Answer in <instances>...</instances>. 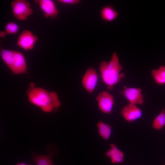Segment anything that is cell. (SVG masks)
<instances>
[{"label": "cell", "mask_w": 165, "mask_h": 165, "mask_svg": "<svg viewBox=\"0 0 165 165\" xmlns=\"http://www.w3.org/2000/svg\"><path fill=\"white\" fill-rule=\"evenodd\" d=\"M26 93L29 102L38 107L44 112H56L61 105L56 92L35 87L33 82L30 83Z\"/></svg>", "instance_id": "cell-1"}, {"label": "cell", "mask_w": 165, "mask_h": 165, "mask_svg": "<svg viewBox=\"0 0 165 165\" xmlns=\"http://www.w3.org/2000/svg\"><path fill=\"white\" fill-rule=\"evenodd\" d=\"M99 69L102 80L109 90H112L114 86L125 77V74L121 72L122 67L116 52L113 53L109 62L100 63Z\"/></svg>", "instance_id": "cell-2"}, {"label": "cell", "mask_w": 165, "mask_h": 165, "mask_svg": "<svg viewBox=\"0 0 165 165\" xmlns=\"http://www.w3.org/2000/svg\"><path fill=\"white\" fill-rule=\"evenodd\" d=\"M0 55L4 62L14 74L17 75L27 73L26 61L21 52L2 48Z\"/></svg>", "instance_id": "cell-3"}, {"label": "cell", "mask_w": 165, "mask_h": 165, "mask_svg": "<svg viewBox=\"0 0 165 165\" xmlns=\"http://www.w3.org/2000/svg\"><path fill=\"white\" fill-rule=\"evenodd\" d=\"M11 5L14 16L19 20H25L33 13L30 4L26 0H13Z\"/></svg>", "instance_id": "cell-4"}, {"label": "cell", "mask_w": 165, "mask_h": 165, "mask_svg": "<svg viewBox=\"0 0 165 165\" xmlns=\"http://www.w3.org/2000/svg\"><path fill=\"white\" fill-rule=\"evenodd\" d=\"M100 111L103 113L111 114L114 104V97L107 91L100 93L96 97Z\"/></svg>", "instance_id": "cell-5"}, {"label": "cell", "mask_w": 165, "mask_h": 165, "mask_svg": "<svg viewBox=\"0 0 165 165\" xmlns=\"http://www.w3.org/2000/svg\"><path fill=\"white\" fill-rule=\"evenodd\" d=\"M98 75L96 69L90 67L86 71L82 79V83L86 90L91 94L94 90L98 80Z\"/></svg>", "instance_id": "cell-6"}, {"label": "cell", "mask_w": 165, "mask_h": 165, "mask_svg": "<svg viewBox=\"0 0 165 165\" xmlns=\"http://www.w3.org/2000/svg\"><path fill=\"white\" fill-rule=\"evenodd\" d=\"M38 40L37 35H34L30 31L24 30L19 35L17 44L25 50H31Z\"/></svg>", "instance_id": "cell-7"}, {"label": "cell", "mask_w": 165, "mask_h": 165, "mask_svg": "<svg viewBox=\"0 0 165 165\" xmlns=\"http://www.w3.org/2000/svg\"><path fill=\"white\" fill-rule=\"evenodd\" d=\"M121 114L126 121L132 123L142 117V112L137 105L129 103L122 108Z\"/></svg>", "instance_id": "cell-8"}, {"label": "cell", "mask_w": 165, "mask_h": 165, "mask_svg": "<svg viewBox=\"0 0 165 165\" xmlns=\"http://www.w3.org/2000/svg\"><path fill=\"white\" fill-rule=\"evenodd\" d=\"M122 93L130 103L137 105H141L144 102V96L142 90L140 88L125 86Z\"/></svg>", "instance_id": "cell-9"}, {"label": "cell", "mask_w": 165, "mask_h": 165, "mask_svg": "<svg viewBox=\"0 0 165 165\" xmlns=\"http://www.w3.org/2000/svg\"><path fill=\"white\" fill-rule=\"evenodd\" d=\"M46 18L55 19L59 15V11L54 2L52 0H36Z\"/></svg>", "instance_id": "cell-10"}, {"label": "cell", "mask_w": 165, "mask_h": 165, "mask_svg": "<svg viewBox=\"0 0 165 165\" xmlns=\"http://www.w3.org/2000/svg\"><path fill=\"white\" fill-rule=\"evenodd\" d=\"M109 149L105 153V156L109 158L111 163L117 164L123 163L124 161V153L113 143L110 145Z\"/></svg>", "instance_id": "cell-11"}, {"label": "cell", "mask_w": 165, "mask_h": 165, "mask_svg": "<svg viewBox=\"0 0 165 165\" xmlns=\"http://www.w3.org/2000/svg\"><path fill=\"white\" fill-rule=\"evenodd\" d=\"M100 15L102 20L107 22H112L118 16V12L112 6H106L101 9Z\"/></svg>", "instance_id": "cell-12"}, {"label": "cell", "mask_w": 165, "mask_h": 165, "mask_svg": "<svg viewBox=\"0 0 165 165\" xmlns=\"http://www.w3.org/2000/svg\"><path fill=\"white\" fill-rule=\"evenodd\" d=\"M96 126L100 137L105 141H108L111 135L112 127L101 121L97 123Z\"/></svg>", "instance_id": "cell-13"}, {"label": "cell", "mask_w": 165, "mask_h": 165, "mask_svg": "<svg viewBox=\"0 0 165 165\" xmlns=\"http://www.w3.org/2000/svg\"><path fill=\"white\" fill-rule=\"evenodd\" d=\"M32 160L36 165H54L52 155L49 154L46 155H38L32 153Z\"/></svg>", "instance_id": "cell-14"}, {"label": "cell", "mask_w": 165, "mask_h": 165, "mask_svg": "<svg viewBox=\"0 0 165 165\" xmlns=\"http://www.w3.org/2000/svg\"><path fill=\"white\" fill-rule=\"evenodd\" d=\"M152 77L158 85L165 84V66H160L157 69H154L151 72Z\"/></svg>", "instance_id": "cell-15"}, {"label": "cell", "mask_w": 165, "mask_h": 165, "mask_svg": "<svg viewBox=\"0 0 165 165\" xmlns=\"http://www.w3.org/2000/svg\"><path fill=\"white\" fill-rule=\"evenodd\" d=\"M165 126V108H163L159 114L153 119L152 127L154 129L161 130Z\"/></svg>", "instance_id": "cell-16"}, {"label": "cell", "mask_w": 165, "mask_h": 165, "mask_svg": "<svg viewBox=\"0 0 165 165\" xmlns=\"http://www.w3.org/2000/svg\"><path fill=\"white\" fill-rule=\"evenodd\" d=\"M19 30L18 25L13 22H10L7 23L5 27V31L7 34H16Z\"/></svg>", "instance_id": "cell-17"}, {"label": "cell", "mask_w": 165, "mask_h": 165, "mask_svg": "<svg viewBox=\"0 0 165 165\" xmlns=\"http://www.w3.org/2000/svg\"><path fill=\"white\" fill-rule=\"evenodd\" d=\"M57 1L63 4L71 5H76L80 2L79 0H58Z\"/></svg>", "instance_id": "cell-18"}, {"label": "cell", "mask_w": 165, "mask_h": 165, "mask_svg": "<svg viewBox=\"0 0 165 165\" xmlns=\"http://www.w3.org/2000/svg\"><path fill=\"white\" fill-rule=\"evenodd\" d=\"M6 34L5 31H0V37L1 38H4L6 36Z\"/></svg>", "instance_id": "cell-19"}, {"label": "cell", "mask_w": 165, "mask_h": 165, "mask_svg": "<svg viewBox=\"0 0 165 165\" xmlns=\"http://www.w3.org/2000/svg\"><path fill=\"white\" fill-rule=\"evenodd\" d=\"M16 165H32L30 164H27L24 163H19L16 164Z\"/></svg>", "instance_id": "cell-20"}, {"label": "cell", "mask_w": 165, "mask_h": 165, "mask_svg": "<svg viewBox=\"0 0 165 165\" xmlns=\"http://www.w3.org/2000/svg\"><path fill=\"white\" fill-rule=\"evenodd\" d=\"M164 165H165V164Z\"/></svg>", "instance_id": "cell-21"}]
</instances>
